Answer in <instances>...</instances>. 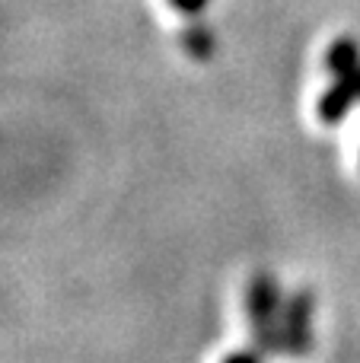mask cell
<instances>
[{"label": "cell", "instance_id": "6da1fadb", "mask_svg": "<svg viewBox=\"0 0 360 363\" xmlns=\"http://www.w3.org/2000/svg\"><path fill=\"white\" fill-rule=\"evenodd\" d=\"M246 309L255 347L261 354H284V296L278 277L259 271L246 287Z\"/></svg>", "mask_w": 360, "mask_h": 363}, {"label": "cell", "instance_id": "7a4b0ae2", "mask_svg": "<svg viewBox=\"0 0 360 363\" xmlns=\"http://www.w3.org/2000/svg\"><path fill=\"white\" fill-rule=\"evenodd\" d=\"M313 290H293L284 303V354L306 357L313 351Z\"/></svg>", "mask_w": 360, "mask_h": 363}, {"label": "cell", "instance_id": "3957f363", "mask_svg": "<svg viewBox=\"0 0 360 363\" xmlns=\"http://www.w3.org/2000/svg\"><path fill=\"white\" fill-rule=\"evenodd\" d=\"M354 106H360V67L351 70V74L335 77V83L319 96L316 115L322 125H338V121H344V115Z\"/></svg>", "mask_w": 360, "mask_h": 363}, {"label": "cell", "instance_id": "277c9868", "mask_svg": "<svg viewBox=\"0 0 360 363\" xmlns=\"http://www.w3.org/2000/svg\"><path fill=\"white\" fill-rule=\"evenodd\" d=\"M357 67H360V42L351 35L335 38V42L329 45V51H325V70L342 77V74H351V70H357Z\"/></svg>", "mask_w": 360, "mask_h": 363}, {"label": "cell", "instance_id": "5b68a950", "mask_svg": "<svg viewBox=\"0 0 360 363\" xmlns=\"http://www.w3.org/2000/svg\"><path fill=\"white\" fill-rule=\"evenodd\" d=\"M182 48L189 51L191 57H198V61H208V57L214 55V32L204 23H198V16H195L182 29Z\"/></svg>", "mask_w": 360, "mask_h": 363}, {"label": "cell", "instance_id": "8992f818", "mask_svg": "<svg viewBox=\"0 0 360 363\" xmlns=\"http://www.w3.org/2000/svg\"><path fill=\"white\" fill-rule=\"evenodd\" d=\"M169 4L176 6L179 13H185V16H191V19H195V16H201V13H204V6H208V0H169Z\"/></svg>", "mask_w": 360, "mask_h": 363}, {"label": "cell", "instance_id": "52a82bcc", "mask_svg": "<svg viewBox=\"0 0 360 363\" xmlns=\"http://www.w3.org/2000/svg\"><path fill=\"white\" fill-rule=\"evenodd\" d=\"M223 363H261V351H236V354H227Z\"/></svg>", "mask_w": 360, "mask_h": 363}]
</instances>
